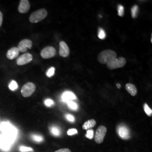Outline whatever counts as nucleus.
Segmentation results:
<instances>
[{"label":"nucleus","mask_w":152,"mask_h":152,"mask_svg":"<svg viewBox=\"0 0 152 152\" xmlns=\"http://www.w3.org/2000/svg\"><path fill=\"white\" fill-rule=\"evenodd\" d=\"M0 130L2 131V135L12 143L16 139L17 130L9 122H2L0 126Z\"/></svg>","instance_id":"obj_1"},{"label":"nucleus","mask_w":152,"mask_h":152,"mask_svg":"<svg viewBox=\"0 0 152 152\" xmlns=\"http://www.w3.org/2000/svg\"><path fill=\"white\" fill-rule=\"evenodd\" d=\"M117 58V54L111 50H106L102 51L98 55V61L99 63L107 64L111 61Z\"/></svg>","instance_id":"obj_2"},{"label":"nucleus","mask_w":152,"mask_h":152,"mask_svg":"<svg viewBox=\"0 0 152 152\" xmlns=\"http://www.w3.org/2000/svg\"><path fill=\"white\" fill-rule=\"evenodd\" d=\"M48 16V11L45 9H39L33 12L29 17V22L32 23H37L41 22Z\"/></svg>","instance_id":"obj_3"},{"label":"nucleus","mask_w":152,"mask_h":152,"mask_svg":"<svg viewBox=\"0 0 152 152\" xmlns=\"http://www.w3.org/2000/svg\"><path fill=\"white\" fill-rule=\"evenodd\" d=\"M36 85L32 82H28L26 83L21 89V93L23 96L28 98L31 96L36 90Z\"/></svg>","instance_id":"obj_4"},{"label":"nucleus","mask_w":152,"mask_h":152,"mask_svg":"<svg viewBox=\"0 0 152 152\" xmlns=\"http://www.w3.org/2000/svg\"><path fill=\"white\" fill-rule=\"evenodd\" d=\"M126 63V60L124 58L120 57L119 58H115L107 64L109 69L112 70L117 68H122L125 66Z\"/></svg>","instance_id":"obj_5"},{"label":"nucleus","mask_w":152,"mask_h":152,"mask_svg":"<svg viewBox=\"0 0 152 152\" xmlns=\"http://www.w3.org/2000/svg\"><path fill=\"white\" fill-rule=\"evenodd\" d=\"M107 131V128L104 126H100L98 127L96 131L95 135V141L98 144H101L104 141V137L106 135Z\"/></svg>","instance_id":"obj_6"},{"label":"nucleus","mask_w":152,"mask_h":152,"mask_svg":"<svg viewBox=\"0 0 152 152\" xmlns=\"http://www.w3.org/2000/svg\"><path fill=\"white\" fill-rule=\"evenodd\" d=\"M56 54V50L52 46H48L45 48L41 52V56L45 59H50L54 57Z\"/></svg>","instance_id":"obj_7"},{"label":"nucleus","mask_w":152,"mask_h":152,"mask_svg":"<svg viewBox=\"0 0 152 152\" xmlns=\"http://www.w3.org/2000/svg\"><path fill=\"white\" fill-rule=\"evenodd\" d=\"M33 43L31 40L28 39H24L22 40L18 45V49L19 52L25 53L28 49H31L32 47Z\"/></svg>","instance_id":"obj_8"},{"label":"nucleus","mask_w":152,"mask_h":152,"mask_svg":"<svg viewBox=\"0 0 152 152\" xmlns=\"http://www.w3.org/2000/svg\"><path fill=\"white\" fill-rule=\"evenodd\" d=\"M33 60V56L29 53H25L20 56L16 60V64L18 65H24L31 62Z\"/></svg>","instance_id":"obj_9"},{"label":"nucleus","mask_w":152,"mask_h":152,"mask_svg":"<svg viewBox=\"0 0 152 152\" xmlns=\"http://www.w3.org/2000/svg\"><path fill=\"white\" fill-rule=\"evenodd\" d=\"M118 135L122 139H129L131 137L130 132L129 129L124 125L120 126L117 129Z\"/></svg>","instance_id":"obj_10"},{"label":"nucleus","mask_w":152,"mask_h":152,"mask_svg":"<svg viewBox=\"0 0 152 152\" xmlns=\"http://www.w3.org/2000/svg\"><path fill=\"white\" fill-rule=\"evenodd\" d=\"M70 54L69 48L64 41H61L59 43V55L62 57H67Z\"/></svg>","instance_id":"obj_11"},{"label":"nucleus","mask_w":152,"mask_h":152,"mask_svg":"<svg viewBox=\"0 0 152 152\" xmlns=\"http://www.w3.org/2000/svg\"><path fill=\"white\" fill-rule=\"evenodd\" d=\"M30 4L28 0H21L18 6V11L21 14L27 13L30 9Z\"/></svg>","instance_id":"obj_12"},{"label":"nucleus","mask_w":152,"mask_h":152,"mask_svg":"<svg viewBox=\"0 0 152 152\" xmlns=\"http://www.w3.org/2000/svg\"><path fill=\"white\" fill-rule=\"evenodd\" d=\"M11 141L6 139L5 136L1 134L0 137V148L4 151H8L11 147Z\"/></svg>","instance_id":"obj_13"},{"label":"nucleus","mask_w":152,"mask_h":152,"mask_svg":"<svg viewBox=\"0 0 152 152\" xmlns=\"http://www.w3.org/2000/svg\"><path fill=\"white\" fill-rule=\"evenodd\" d=\"M19 51L16 47H13L9 50L6 54V57L9 60H13L18 58L19 55Z\"/></svg>","instance_id":"obj_14"},{"label":"nucleus","mask_w":152,"mask_h":152,"mask_svg":"<svg viewBox=\"0 0 152 152\" xmlns=\"http://www.w3.org/2000/svg\"><path fill=\"white\" fill-rule=\"evenodd\" d=\"M61 98L64 102L68 103V102H72L73 100H75L76 99V96L73 92H71V91H66L63 93Z\"/></svg>","instance_id":"obj_15"},{"label":"nucleus","mask_w":152,"mask_h":152,"mask_svg":"<svg viewBox=\"0 0 152 152\" xmlns=\"http://www.w3.org/2000/svg\"><path fill=\"white\" fill-rule=\"evenodd\" d=\"M125 88H126V90L127 91V92H129L131 96H135L137 94V88L135 86V85H134L133 84L128 83L126 85Z\"/></svg>","instance_id":"obj_16"},{"label":"nucleus","mask_w":152,"mask_h":152,"mask_svg":"<svg viewBox=\"0 0 152 152\" xmlns=\"http://www.w3.org/2000/svg\"><path fill=\"white\" fill-rule=\"evenodd\" d=\"M96 124V122L95 120H94V119L88 120L86 122H85L84 123V124L82 126V128L84 130H88L90 129H91V128H93L94 127H95Z\"/></svg>","instance_id":"obj_17"},{"label":"nucleus","mask_w":152,"mask_h":152,"mask_svg":"<svg viewBox=\"0 0 152 152\" xmlns=\"http://www.w3.org/2000/svg\"><path fill=\"white\" fill-rule=\"evenodd\" d=\"M50 130L51 134L54 136H58L60 135V130L57 126H51Z\"/></svg>","instance_id":"obj_18"},{"label":"nucleus","mask_w":152,"mask_h":152,"mask_svg":"<svg viewBox=\"0 0 152 152\" xmlns=\"http://www.w3.org/2000/svg\"><path fill=\"white\" fill-rule=\"evenodd\" d=\"M139 12V7L137 5H134L131 8V15L133 18L137 17V14Z\"/></svg>","instance_id":"obj_19"},{"label":"nucleus","mask_w":152,"mask_h":152,"mask_svg":"<svg viewBox=\"0 0 152 152\" xmlns=\"http://www.w3.org/2000/svg\"><path fill=\"white\" fill-rule=\"evenodd\" d=\"M144 109L145 112V113L148 115V116H152V109L150 108L149 107L148 105V104L146 103L144 104Z\"/></svg>","instance_id":"obj_20"},{"label":"nucleus","mask_w":152,"mask_h":152,"mask_svg":"<svg viewBox=\"0 0 152 152\" xmlns=\"http://www.w3.org/2000/svg\"><path fill=\"white\" fill-rule=\"evenodd\" d=\"M18 83H16V82L15 81H14V80L10 82V83L9 84V88L12 91L16 90V89L18 88Z\"/></svg>","instance_id":"obj_21"},{"label":"nucleus","mask_w":152,"mask_h":152,"mask_svg":"<svg viewBox=\"0 0 152 152\" xmlns=\"http://www.w3.org/2000/svg\"><path fill=\"white\" fill-rule=\"evenodd\" d=\"M31 137L34 141L36 142H41L43 141V139H44L42 136L39 135H36V134H33L31 136Z\"/></svg>","instance_id":"obj_22"},{"label":"nucleus","mask_w":152,"mask_h":152,"mask_svg":"<svg viewBox=\"0 0 152 152\" xmlns=\"http://www.w3.org/2000/svg\"><path fill=\"white\" fill-rule=\"evenodd\" d=\"M19 151L21 152H33V149L32 148L24 147V146H21V147H20V148H19Z\"/></svg>","instance_id":"obj_23"},{"label":"nucleus","mask_w":152,"mask_h":152,"mask_svg":"<svg viewBox=\"0 0 152 152\" xmlns=\"http://www.w3.org/2000/svg\"><path fill=\"white\" fill-rule=\"evenodd\" d=\"M98 37L100 39H104L106 37L105 33L103 29L102 28H100L99 29V32H98Z\"/></svg>","instance_id":"obj_24"},{"label":"nucleus","mask_w":152,"mask_h":152,"mask_svg":"<svg viewBox=\"0 0 152 152\" xmlns=\"http://www.w3.org/2000/svg\"><path fill=\"white\" fill-rule=\"evenodd\" d=\"M118 14L120 16H123L124 15V13H125V11H124V7L123 6L121 5H118Z\"/></svg>","instance_id":"obj_25"},{"label":"nucleus","mask_w":152,"mask_h":152,"mask_svg":"<svg viewBox=\"0 0 152 152\" xmlns=\"http://www.w3.org/2000/svg\"><path fill=\"white\" fill-rule=\"evenodd\" d=\"M68 107H69V108H71V109H73V110H77L78 108V106L77 105V104L75 102H73V101L72 102H68Z\"/></svg>","instance_id":"obj_26"},{"label":"nucleus","mask_w":152,"mask_h":152,"mask_svg":"<svg viewBox=\"0 0 152 152\" xmlns=\"http://www.w3.org/2000/svg\"><path fill=\"white\" fill-rule=\"evenodd\" d=\"M55 70V68H54V67L50 68L49 70L48 71V72H47V73H46L47 76L49 77H51L53 76L54 75Z\"/></svg>","instance_id":"obj_27"},{"label":"nucleus","mask_w":152,"mask_h":152,"mask_svg":"<svg viewBox=\"0 0 152 152\" xmlns=\"http://www.w3.org/2000/svg\"><path fill=\"white\" fill-rule=\"evenodd\" d=\"M85 136L89 139H92L94 137V131L92 130H88Z\"/></svg>","instance_id":"obj_28"},{"label":"nucleus","mask_w":152,"mask_h":152,"mask_svg":"<svg viewBox=\"0 0 152 152\" xmlns=\"http://www.w3.org/2000/svg\"><path fill=\"white\" fill-rule=\"evenodd\" d=\"M45 104L47 107H51L54 104V103L53 100H51L50 99H48L45 101Z\"/></svg>","instance_id":"obj_29"},{"label":"nucleus","mask_w":152,"mask_h":152,"mask_svg":"<svg viewBox=\"0 0 152 152\" xmlns=\"http://www.w3.org/2000/svg\"><path fill=\"white\" fill-rule=\"evenodd\" d=\"M77 132H78V131L76 129H71L70 130L68 131L67 134L69 136H72V135H75L76 134H77Z\"/></svg>","instance_id":"obj_30"},{"label":"nucleus","mask_w":152,"mask_h":152,"mask_svg":"<svg viewBox=\"0 0 152 152\" xmlns=\"http://www.w3.org/2000/svg\"><path fill=\"white\" fill-rule=\"evenodd\" d=\"M65 118L67 119L68 121L72 122L75 121V117H74V116H73L71 114H66L65 115Z\"/></svg>","instance_id":"obj_31"},{"label":"nucleus","mask_w":152,"mask_h":152,"mask_svg":"<svg viewBox=\"0 0 152 152\" xmlns=\"http://www.w3.org/2000/svg\"><path fill=\"white\" fill-rule=\"evenodd\" d=\"M55 152H71V150L68 148H64V149H60Z\"/></svg>","instance_id":"obj_32"},{"label":"nucleus","mask_w":152,"mask_h":152,"mask_svg":"<svg viewBox=\"0 0 152 152\" xmlns=\"http://www.w3.org/2000/svg\"><path fill=\"white\" fill-rule=\"evenodd\" d=\"M2 22H3V14L0 11V27L2 26Z\"/></svg>","instance_id":"obj_33"},{"label":"nucleus","mask_w":152,"mask_h":152,"mask_svg":"<svg viewBox=\"0 0 152 152\" xmlns=\"http://www.w3.org/2000/svg\"><path fill=\"white\" fill-rule=\"evenodd\" d=\"M117 87H118L119 88H120V87H121V85H120L119 83H118V84H117Z\"/></svg>","instance_id":"obj_34"},{"label":"nucleus","mask_w":152,"mask_h":152,"mask_svg":"<svg viewBox=\"0 0 152 152\" xmlns=\"http://www.w3.org/2000/svg\"><path fill=\"white\" fill-rule=\"evenodd\" d=\"M151 41L152 42V34H151Z\"/></svg>","instance_id":"obj_35"},{"label":"nucleus","mask_w":152,"mask_h":152,"mask_svg":"<svg viewBox=\"0 0 152 152\" xmlns=\"http://www.w3.org/2000/svg\"><path fill=\"white\" fill-rule=\"evenodd\" d=\"M0 126H1V125H0Z\"/></svg>","instance_id":"obj_36"}]
</instances>
